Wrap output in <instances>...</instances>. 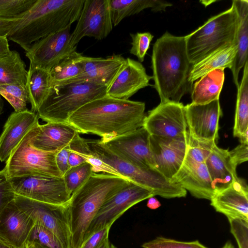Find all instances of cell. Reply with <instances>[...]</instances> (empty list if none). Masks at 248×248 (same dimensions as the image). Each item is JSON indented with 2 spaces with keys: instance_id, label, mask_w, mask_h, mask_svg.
Listing matches in <instances>:
<instances>
[{
  "instance_id": "cell-1",
  "label": "cell",
  "mask_w": 248,
  "mask_h": 248,
  "mask_svg": "<svg viewBox=\"0 0 248 248\" xmlns=\"http://www.w3.org/2000/svg\"><path fill=\"white\" fill-rule=\"evenodd\" d=\"M145 109L144 102L106 95L83 106L69 117L67 123L79 133L101 137L104 143L142 127Z\"/></svg>"
},
{
  "instance_id": "cell-2",
  "label": "cell",
  "mask_w": 248,
  "mask_h": 248,
  "mask_svg": "<svg viewBox=\"0 0 248 248\" xmlns=\"http://www.w3.org/2000/svg\"><path fill=\"white\" fill-rule=\"evenodd\" d=\"M152 79L160 103H179L191 91L188 81L192 66L186 49L185 36L166 31L154 43L152 55Z\"/></svg>"
},
{
  "instance_id": "cell-3",
  "label": "cell",
  "mask_w": 248,
  "mask_h": 248,
  "mask_svg": "<svg viewBox=\"0 0 248 248\" xmlns=\"http://www.w3.org/2000/svg\"><path fill=\"white\" fill-rule=\"evenodd\" d=\"M84 0H37L7 35L26 51L31 45L78 21Z\"/></svg>"
},
{
  "instance_id": "cell-4",
  "label": "cell",
  "mask_w": 248,
  "mask_h": 248,
  "mask_svg": "<svg viewBox=\"0 0 248 248\" xmlns=\"http://www.w3.org/2000/svg\"><path fill=\"white\" fill-rule=\"evenodd\" d=\"M129 181L107 173L93 172L67 203L72 248H79L85 233L104 202Z\"/></svg>"
},
{
  "instance_id": "cell-5",
  "label": "cell",
  "mask_w": 248,
  "mask_h": 248,
  "mask_svg": "<svg viewBox=\"0 0 248 248\" xmlns=\"http://www.w3.org/2000/svg\"><path fill=\"white\" fill-rule=\"evenodd\" d=\"M90 154L113 168L124 178L151 190L155 195L171 199L185 197L186 191L171 182L156 170L134 164L117 155L100 140L84 139Z\"/></svg>"
},
{
  "instance_id": "cell-6",
  "label": "cell",
  "mask_w": 248,
  "mask_h": 248,
  "mask_svg": "<svg viewBox=\"0 0 248 248\" xmlns=\"http://www.w3.org/2000/svg\"><path fill=\"white\" fill-rule=\"evenodd\" d=\"M108 87L85 81L67 83L51 88L38 108L39 118L48 122L67 123L86 104L107 95Z\"/></svg>"
},
{
  "instance_id": "cell-7",
  "label": "cell",
  "mask_w": 248,
  "mask_h": 248,
  "mask_svg": "<svg viewBox=\"0 0 248 248\" xmlns=\"http://www.w3.org/2000/svg\"><path fill=\"white\" fill-rule=\"evenodd\" d=\"M238 17L234 6L209 18L185 36L187 53L193 65L224 46L236 44Z\"/></svg>"
},
{
  "instance_id": "cell-8",
  "label": "cell",
  "mask_w": 248,
  "mask_h": 248,
  "mask_svg": "<svg viewBox=\"0 0 248 248\" xmlns=\"http://www.w3.org/2000/svg\"><path fill=\"white\" fill-rule=\"evenodd\" d=\"M39 125L26 135L6 161L3 170L9 178L31 175L62 177L56 163L57 153L40 151L31 143L38 131Z\"/></svg>"
},
{
  "instance_id": "cell-9",
  "label": "cell",
  "mask_w": 248,
  "mask_h": 248,
  "mask_svg": "<svg viewBox=\"0 0 248 248\" xmlns=\"http://www.w3.org/2000/svg\"><path fill=\"white\" fill-rule=\"evenodd\" d=\"M16 205L33 220L52 232L63 248H72V233L67 203L53 204L16 194Z\"/></svg>"
},
{
  "instance_id": "cell-10",
  "label": "cell",
  "mask_w": 248,
  "mask_h": 248,
  "mask_svg": "<svg viewBox=\"0 0 248 248\" xmlns=\"http://www.w3.org/2000/svg\"><path fill=\"white\" fill-rule=\"evenodd\" d=\"M155 196L148 189L128 181L103 204L86 231L83 242L93 232L107 227H111L132 206Z\"/></svg>"
},
{
  "instance_id": "cell-11",
  "label": "cell",
  "mask_w": 248,
  "mask_h": 248,
  "mask_svg": "<svg viewBox=\"0 0 248 248\" xmlns=\"http://www.w3.org/2000/svg\"><path fill=\"white\" fill-rule=\"evenodd\" d=\"M15 194L36 201L67 204L71 197L62 177L31 175L9 178Z\"/></svg>"
},
{
  "instance_id": "cell-12",
  "label": "cell",
  "mask_w": 248,
  "mask_h": 248,
  "mask_svg": "<svg viewBox=\"0 0 248 248\" xmlns=\"http://www.w3.org/2000/svg\"><path fill=\"white\" fill-rule=\"evenodd\" d=\"M142 126L150 135L187 140L185 106L182 103H160L145 115Z\"/></svg>"
},
{
  "instance_id": "cell-13",
  "label": "cell",
  "mask_w": 248,
  "mask_h": 248,
  "mask_svg": "<svg viewBox=\"0 0 248 248\" xmlns=\"http://www.w3.org/2000/svg\"><path fill=\"white\" fill-rule=\"evenodd\" d=\"M112 28L109 0H84L78 23L71 33V45L76 46L85 36L102 40Z\"/></svg>"
},
{
  "instance_id": "cell-14",
  "label": "cell",
  "mask_w": 248,
  "mask_h": 248,
  "mask_svg": "<svg viewBox=\"0 0 248 248\" xmlns=\"http://www.w3.org/2000/svg\"><path fill=\"white\" fill-rule=\"evenodd\" d=\"M71 26L41 38L25 51L30 64L48 72L62 60L76 50L71 45Z\"/></svg>"
},
{
  "instance_id": "cell-15",
  "label": "cell",
  "mask_w": 248,
  "mask_h": 248,
  "mask_svg": "<svg viewBox=\"0 0 248 248\" xmlns=\"http://www.w3.org/2000/svg\"><path fill=\"white\" fill-rule=\"evenodd\" d=\"M185 111L189 137L199 141L216 142L222 115L219 100L204 105L191 103L185 106Z\"/></svg>"
},
{
  "instance_id": "cell-16",
  "label": "cell",
  "mask_w": 248,
  "mask_h": 248,
  "mask_svg": "<svg viewBox=\"0 0 248 248\" xmlns=\"http://www.w3.org/2000/svg\"><path fill=\"white\" fill-rule=\"evenodd\" d=\"M150 135L142 126L103 143L117 155L134 164L155 169L150 146Z\"/></svg>"
},
{
  "instance_id": "cell-17",
  "label": "cell",
  "mask_w": 248,
  "mask_h": 248,
  "mask_svg": "<svg viewBox=\"0 0 248 248\" xmlns=\"http://www.w3.org/2000/svg\"><path fill=\"white\" fill-rule=\"evenodd\" d=\"M149 142L155 169L170 181L183 163L187 140L150 135Z\"/></svg>"
},
{
  "instance_id": "cell-18",
  "label": "cell",
  "mask_w": 248,
  "mask_h": 248,
  "mask_svg": "<svg viewBox=\"0 0 248 248\" xmlns=\"http://www.w3.org/2000/svg\"><path fill=\"white\" fill-rule=\"evenodd\" d=\"M34 222L14 200L0 215V238L16 248H24Z\"/></svg>"
},
{
  "instance_id": "cell-19",
  "label": "cell",
  "mask_w": 248,
  "mask_h": 248,
  "mask_svg": "<svg viewBox=\"0 0 248 248\" xmlns=\"http://www.w3.org/2000/svg\"><path fill=\"white\" fill-rule=\"evenodd\" d=\"M152 78L141 62L126 59L125 63L107 90V96L128 100L140 90L150 85Z\"/></svg>"
},
{
  "instance_id": "cell-20",
  "label": "cell",
  "mask_w": 248,
  "mask_h": 248,
  "mask_svg": "<svg viewBox=\"0 0 248 248\" xmlns=\"http://www.w3.org/2000/svg\"><path fill=\"white\" fill-rule=\"evenodd\" d=\"M211 205L227 218L248 220V189L245 181L240 178L228 187L216 191Z\"/></svg>"
},
{
  "instance_id": "cell-21",
  "label": "cell",
  "mask_w": 248,
  "mask_h": 248,
  "mask_svg": "<svg viewBox=\"0 0 248 248\" xmlns=\"http://www.w3.org/2000/svg\"><path fill=\"white\" fill-rule=\"evenodd\" d=\"M39 124L38 114L31 110L12 113L0 136V161L6 162L22 139Z\"/></svg>"
},
{
  "instance_id": "cell-22",
  "label": "cell",
  "mask_w": 248,
  "mask_h": 248,
  "mask_svg": "<svg viewBox=\"0 0 248 248\" xmlns=\"http://www.w3.org/2000/svg\"><path fill=\"white\" fill-rule=\"evenodd\" d=\"M196 198L210 200L216 192L205 163H196L184 160L170 180Z\"/></svg>"
},
{
  "instance_id": "cell-23",
  "label": "cell",
  "mask_w": 248,
  "mask_h": 248,
  "mask_svg": "<svg viewBox=\"0 0 248 248\" xmlns=\"http://www.w3.org/2000/svg\"><path fill=\"white\" fill-rule=\"evenodd\" d=\"M125 60L121 55L118 54L105 58L82 55L81 58L82 73L70 82L85 81L108 87L124 67Z\"/></svg>"
},
{
  "instance_id": "cell-24",
  "label": "cell",
  "mask_w": 248,
  "mask_h": 248,
  "mask_svg": "<svg viewBox=\"0 0 248 248\" xmlns=\"http://www.w3.org/2000/svg\"><path fill=\"white\" fill-rule=\"evenodd\" d=\"M67 123L48 122L39 125L38 132L31 140L32 146L42 151L57 153L69 145L78 134Z\"/></svg>"
},
{
  "instance_id": "cell-25",
  "label": "cell",
  "mask_w": 248,
  "mask_h": 248,
  "mask_svg": "<svg viewBox=\"0 0 248 248\" xmlns=\"http://www.w3.org/2000/svg\"><path fill=\"white\" fill-rule=\"evenodd\" d=\"M205 163L212 180L216 192L223 189L239 177L237 165L233 161L228 150L213 147Z\"/></svg>"
},
{
  "instance_id": "cell-26",
  "label": "cell",
  "mask_w": 248,
  "mask_h": 248,
  "mask_svg": "<svg viewBox=\"0 0 248 248\" xmlns=\"http://www.w3.org/2000/svg\"><path fill=\"white\" fill-rule=\"evenodd\" d=\"M232 4L234 6L238 17V24L236 37L237 51L231 69L233 81L237 89L239 86V74L248 62V1L233 0Z\"/></svg>"
},
{
  "instance_id": "cell-27",
  "label": "cell",
  "mask_w": 248,
  "mask_h": 248,
  "mask_svg": "<svg viewBox=\"0 0 248 248\" xmlns=\"http://www.w3.org/2000/svg\"><path fill=\"white\" fill-rule=\"evenodd\" d=\"M237 51L236 44L220 47L192 65L188 77L189 82H194L207 73L220 68L231 69Z\"/></svg>"
},
{
  "instance_id": "cell-28",
  "label": "cell",
  "mask_w": 248,
  "mask_h": 248,
  "mask_svg": "<svg viewBox=\"0 0 248 248\" xmlns=\"http://www.w3.org/2000/svg\"><path fill=\"white\" fill-rule=\"evenodd\" d=\"M224 79L223 68L214 70L202 77L192 85L191 103L204 105L219 100Z\"/></svg>"
},
{
  "instance_id": "cell-29",
  "label": "cell",
  "mask_w": 248,
  "mask_h": 248,
  "mask_svg": "<svg viewBox=\"0 0 248 248\" xmlns=\"http://www.w3.org/2000/svg\"><path fill=\"white\" fill-rule=\"evenodd\" d=\"M172 3L161 0H109L113 26H116L124 18L151 8L155 12L165 11Z\"/></svg>"
},
{
  "instance_id": "cell-30",
  "label": "cell",
  "mask_w": 248,
  "mask_h": 248,
  "mask_svg": "<svg viewBox=\"0 0 248 248\" xmlns=\"http://www.w3.org/2000/svg\"><path fill=\"white\" fill-rule=\"evenodd\" d=\"M237 89L233 135L240 143H248V61Z\"/></svg>"
},
{
  "instance_id": "cell-31",
  "label": "cell",
  "mask_w": 248,
  "mask_h": 248,
  "mask_svg": "<svg viewBox=\"0 0 248 248\" xmlns=\"http://www.w3.org/2000/svg\"><path fill=\"white\" fill-rule=\"evenodd\" d=\"M26 87L31 111L36 112L51 88L49 72L30 64Z\"/></svg>"
},
{
  "instance_id": "cell-32",
  "label": "cell",
  "mask_w": 248,
  "mask_h": 248,
  "mask_svg": "<svg viewBox=\"0 0 248 248\" xmlns=\"http://www.w3.org/2000/svg\"><path fill=\"white\" fill-rule=\"evenodd\" d=\"M82 54L76 50L62 60L49 72L51 87L70 82L82 73Z\"/></svg>"
},
{
  "instance_id": "cell-33",
  "label": "cell",
  "mask_w": 248,
  "mask_h": 248,
  "mask_svg": "<svg viewBox=\"0 0 248 248\" xmlns=\"http://www.w3.org/2000/svg\"><path fill=\"white\" fill-rule=\"evenodd\" d=\"M27 73L25 63L17 51L12 50L10 56L0 59V85H26Z\"/></svg>"
},
{
  "instance_id": "cell-34",
  "label": "cell",
  "mask_w": 248,
  "mask_h": 248,
  "mask_svg": "<svg viewBox=\"0 0 248 248\" xmlns=\"http://www.w3.org/2000/svg\"><path fill=\"white\" fill-rule=\"evenodd\" d=\"M0 95L11 104L15 111L28 109L27 106L29 100L26 85L19 84L0 85Z\"/></svg>"
},
{
  "instance_id": "cell-35",
  "label": "cell",
  "mask_w": 248,
  "mask_h": 248,
  "mask_svg": "<svg viewBox=\"0 0 248 248\" xmlns=\"http://www.w3.org/2000/svg\"><path fill=\"white\" fill-rule=\"evenodd\" d=\"M93 173L92 165L87 162L69 169L62 177L71 196Z\"/></svg>"
},
{
  "instance_id": "cell-36",
  "label": "cell",
  "mask_w": 248,
  "mask_h": 248,
  "mask_svg": "<svg viewBox=\"0 0 248 248\" xmlns=\"http://www.w3.org/2000/svg\"><path fill=\"white\" fill-rule=\"evenodd\" d=\"M216 145V142L199 141L188 136L184 160L196 163H205Z\"/></svg>"
},
{
  "instance_id": "cell-37",
  "label": "cell",
  "mask_w": 248,
  "mask_h": 248,
  "mask_svg": "<svg viewBox=\"0 0 248 248\" xmlns=\"http://www.w3.org/2000/svg\"><path fill=\"white\" fill-rule=\"evenodd\" d=\"M37 0H0V17L20 18Z\"/></svg>"
},
{
  "instance_id": "cell-38",
  "label": "cell",
  "mask_w": 248,
  "mask_h": 248,
  "mask_svg": "<svg viewBox=\"0 0 248 248\" xmlns=\"http://www.w3.org/2000/svg\"><path fill=\"white\" fill-rule=\"evenodd\" d=\"M28 241L35 243L42 248H63L52 232L36 222H34Z\"/></svg>"
},
{
  "instance_id": "cell-39",
  "label": "cell",
  "mask_w": 248,
  "mask_h": 248,
  "mask_svg": "<svg viewBox=\"0 0 248 248\" xmlns=\"http://www.w3.org/2000/svg\"><path fill=\"white\" fill-rule=\"evenodd\" d=\"M141 247L143 248H208L198 240L184 242L163 237H157L145 242Z\"/></svg>"
},
{
  "instance_id": "cell-40",
  "label": "cell",
  "mask_w": 248,
  "mask_h": 248,
  "mask_svg": "<svg viewBox=\"0 0 248 248\" xmlns=\"http://www.w3.org/2000/svg\"><path fill=\"white\" fill-rule=\"evenodd\" d=\"M132 46L130 53L136 56L140 62H143L154 36L148 32L130 33Z\"/></svg>"
},
{
  "instance_id": "cell-41",
  "label": "cell",
  "mask_w": 248,
  "mask_h": 248,
  "mask_svg": "<svg viewBox=\"0 0 248 248\" xmlns=\"http://www.w3.org/2000/svg\"><path fill=\"white\" fill-rule=\"evenodd\" d=\"M231 232L239 248H248V220L240 218H228Z\"/></svg>"
},
{
  "instance_id": "cell-42",
  "label": "cell",
  "mask_w": 248,
  "mask_h": 248,
  "mask_svg": "<svg viewBox=\"0 0 248 248\" xmlns=\"http://www.w3.org/2000/svg\"><path fill=\"white\" fill-rule=\"evenodd\" d=\"M15 196L10 179L3 169L0 171V215L4 209L14 200Z\"/></svg>"
},
{
  "instance_id": "cell-43",
  "label": "cell",
  "mask_w": 248,
  "mask_h": 248,
  "mask_svg": "<svg viewBox=\"0 0 248 248\" xmlns=\"http://www.w3.org/2000/svg\"><path fill=\"white\" fill-rule=\"evenodd\" d=\"M76 153L80 155L85 159L87 162L92 165L93 172L97 173L102 172L104 173L109 174L124 178L113 168L103 162L99 158L90 154L89 150L85 154Z\"/></svg>"
},
{
  "instance_id": "cell-44",
  "label": "cell",
  "mask_w": 248,
  "mask_h": 248,
  "mask_svg": "<svg viewBox=\"0 0 248 248\" xmlns=\"http://www.w3.org/2000/svg\"><path fill=\"white\" fill-rule=\"evenodd\" d=\"M110 228V226L107 227L93 232L83 241L79 248H98L108 238Z\"/></svg>"
},
{
  "instance_id": "cell-45",
  "label": "cell",
  "mask_w": 248,
  "mask_h": 248,
  "mask_svg": "<svg viewBox=\"0 0 248 248\" xmlns=\"http://www.w3.org/2000/svg\"><path fill=\"white\" fill-rule=\"evenodd\" d=\"M69 145L58 151L56 155V163L62 177L70 168L68 162Z\"/></svg>"
},
{
  "instance_id": "cell-46",
  "label": "cell",
  "mask_w": 248,
  "mask_h": 248,
  "mask_svg": "<svg viewBox=\"0 0 248 248\" xmlns=\"http://www.w3.org/2000/svg\"><path fill=\"white\" fill-rule=\"evenodd\" d=\"M229 152L233 161L238 166L248 161V143H240L239 145Z\"/></svg>"
},
{
  "instance_id": "cell-47",
  "label": "cell",
  "mask_w": 248,
  "mask_h": 248,
  "mask_svg": "<svg viewBox=\"0 0 248 248\" xmlns=\"http://www.w3.org/2000/svg\"><path fill=\"white\" fill-rule=\"evenodd\" d=\"M19 18H6L0 17V36H6L19 21Z\"/></svg>"
},
{
  "instance_id": "cell-48",
  "label": "cell",
  "mask_w": 248,
  "mask_h": 248,
  "mask_svg": "<svg viewBox=\"0 0 248 248\" xmlns=\"http://www.w3.org/2000/svg\"><path fill=\"white\" fill-rule=\"evenodd\" d=\"M11 53L7 37L0 36V59L8 57Z\"/></svg>"
},
{
  "instance_id": "cell-49",
  "label": "cell",
  "mask_w": 248,
  "mask_h": 248,
  "mask_svg": "<svg viewBox=\"0 0 248 248\" xmlns=\"http://www.w3.org/2000/svg\"><path fill=\"white\" fill-rule=\"evenodd\" d=\"M70 147V146H69ZM86 160L80 155L70 149L68 162L70 168L86 162Z\"/></svg>"
},
{
  "instance_id": "cell-50",
  "label": "cell",
  "mask_w": 248,
  "mask_h": 248,
  "mask_svg": "<svg viewBox=\"0 0 248 248\" xmlns=\"http://www.w3.org/2000/svg\"><path fill=\"white\" fill-rule=\"evenodd\" d=\"M147 206L151 209H156L161 206L160 202L154 197L148 199Z\"/></svg>"
},
{
  "instance_id": "cell-51",
  "label": "cell",
  "mask_w": 248,
  "mask_h": 248,
  "mask_svg": "<svg viewBox=\"0 0 248 248\" xmlns=\"http://www.w3.org/2000/svg\"><path fill=\"white\" fill-rule=\"evenodd\" d=\"M98 248H118L111 243L108 238H106L100 245Z\"/></svg>"
},
{
  "instance_id": "cell-52",
  "label": "cell",
  "mask_w": 248,
  "mask_h": 248,
  "mask_svg": "<svg viewBox=\"0 0 248 248\" xmlns=\"http://www.w3.org/2000/svg\"><path fill=\"white\" fill-rule=\"evenodd\" d=\"M24 248H42L35 243L28 241Z\"/></svg>"
},
{
  "instance_id": "cell-53",
  "label": "cell",
  "mask_w": 248,
  "mask_h": 248,
  "mask_svg": "<svg viewBox=\"0 0 248 248\" xmlns=\"http://www.w3.org/2000/svg\"><path fill=\"white\" fill-rule=\"evenodd\" d=\"M0 248H16L0 238Z\"/></svg>"
},
{
  "instance_id": "cell-54",
  "label": "cell",
  "mask_w": 248,
  "mask_h": 248,
  "mask_svg": "<svg viewBox=\"0 0 248 248\" xmlns=\"http://www.w3.org/2000/svg\"><path fill=\"white\" fill-rule=\"evenodd\" d=\"M4 108V102L2 98V96L0 95V116L3 112Z\"/></svg>"
},
{
  "instance_id": "cell-55",
  "label": "cell",
  "mask_w": 248,
  "mask_h": 248,
  "mask_svg": "<svg viewBox=\"0 0 248 248\" xmlns=\"http://www.w3.org/2000/svg\"><path fill=\"white\" fill-rule=\"evenodd\" d=\"M222 248H234V247L231 242H227Z\"/></svg>"
}]
</instances>
